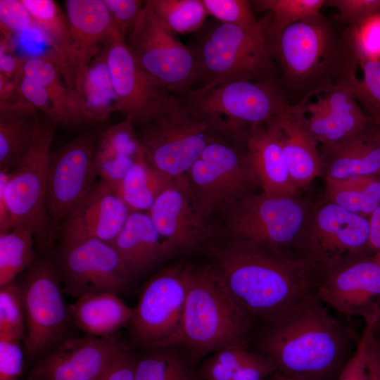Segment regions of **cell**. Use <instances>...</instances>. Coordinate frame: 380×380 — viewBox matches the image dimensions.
Returning a JSON list of instances; mask_svg holds the SVG:
<instances>
[{
	"label": "cell",
	"mask_w": 380,
	"mask_h": 380,
	"mask_svg": "<svg viewBox=\"0 0 380 380\" xmlns=\"http://www.w3.org/2000/svg\"><path fill=\"white\" fill-rule=\"evenodd\" d=\"M224 238L207 244L213 265L252 320L267 322L315 291L322 274L308 258Z\"/></svg>",
	"instance_id": "1"
},
{
	"label": "cell",
	"mask_w": 380,
	"mask_h": 380,
	"mask_svg": "<svg viewBox=\"0 0 380 380\" xmlns=\"http://www.w3.org/2000/svg\"><path fill=\"white\" fill-rule=\"evenodd\" d=\"M361 39L360 30L320 12L284 29L271 53L290 105L320 88L350 85L357 77Z\"/></svg>",
	"instance_id": "2"
},
{
	"label": "cell",
	"mask_w": 380,
	"mask_h": 380,
	"mask_svg": "<svg viewBox=\"0 0 380 380\" xmlns=\"http://www.w3.org/2000/svg\"><path fill=\"white\" fill-rule=\"evenodd\" d=\"M264 324L258 353L271 360L277 372L284 376L322 380L344 357L346 333L315 291Z\"/></svg>",
	"instance_id": "3"
},
{
	"label": "cell",
	"mask_w": 380,
	"mask_h": 380,
	"mask_svg": "<svg viewBox=\"0 0 380 380\" xmlns=\"http://www.w3.org/2000/svg\"><path fill=\"white\" fill-rule=\"evenodd\" d=\"M267 21L265 15L251 27L204 23L187 45L194 61V88L235 81H281L268 44Z\"/></svg>",
	"instance_id": "4"
},
{
	"label": "cell",
	"mask_w": 380,
	"mask_h": 380,
	"mask_svg": "<svg viewBox=\"0 0 380 380\" xmlns=\"http://www.w3.org/2000/svg\"><path fill=\"white\" fill-rule=\"evenodd\" d=\"M251 326L213 265L189 266L177 346L196 361L227 346H247Z\"/></svg>",
	"instance_id": "5"
},
{
	"label": "cell",
	"mask_w": 380,
	"mask_h": 380,
	"mask_svg": "<svg viewBox=\"0 0 380 380\" xmlns=\"http://www.w3.org/2000/svg\"><path fill=\"white\" fill-rule=\"evenodd\" d=\"M311 207L298 195L277 197L254 191L235 201L221 215L223 223L216 230L226 238L300 255Z\"/></svg>",
	"instance_id": "6"
},
{
	"label": "cell",
	"mask_w": 380,
	"mask_h": 380,
	"mask_svg": "<svg viewBox=\"0 0 380 380\" xmlns=\"http://www.w3.org/2000/svg\"><path fill=\"white\" fill-rule=\"evenodd\" d=\"M175 96L193 113L241 140L290 104L281 81L230 82Z\"/></svg>",
	"instance_id": "7"
},
{
	"label": "cell",
	"mask_w": 380,
	"mask_h": 380,
	"mask_svg": "<svg viewBox=\"0 0 380 380\" xmlns=\"http://www.w3.org/2000/svg\"><path fill=\"white\" fill-rule=\"evenodd\" d=\"M134 129L148 163L174 178L184 175L212 141L236 139L189 110L175 95L164 113Z\"/></svg>",
	"instance_id": "8"
},
{
	"label": "cell",
	"mask_w": 380,
	"mask_h": 380,
	"mask_svg": "<svg viewBox=\"0 0 380 380\" xmlns=\"http://www.w3.org/2000/svg\"><path fill=\"white\" fill-rule=\"evenodd\" d=\"M191 198L209 223L260 188L245 141L224 137L210 143L185 174Z\"/></svg>",
	"instance_id": "9"
},
{
	"label": "cell",
	"mask_w": 380,
	"mask_h": 380,
	"mask_svg": "<svg viewBox=\"0 0 380 380\" xmlns=\"http://www.w3.org/2000/svg\"><path fill=\"white\" fill-rule=\"evenodd\" d=\"M57 125L38 112L31 145L10 172L5 195L12 228L30 230L42 255L51 247L46 210L47 171Z\"/></svg>",
	"instance_id": "10"
},
{
	"label": "cell",
	"mask_w": 380,
	"mask_h": 380,
	"mask_svg": "<svg viewBox=\"0 0 380 380\" xmlns=\"http://www.w3.org/2000/svg\"><path fill=\"white\" fill-rule=\"evenodd\" d=\"M25 311V357L38 361L68 338L73 324L56 255L36 259L19 285Z\"/></svg>",
	"instance_id": "11"
},
{
	"label": "cell",
	"mask_w": 380,
	"mask_h": 380,
	"mask_svg": "<svg viewBox=\"0 0 380 380\" xmlns=\"http://www.w3.org/2000/svg\"><path fill=\"white\" fill-rule=\"evenodd\" d=\"M189 265L167 267L141 289L129 323L134 343L145 349L177 346Z\"/></svg>",
	"instance_id": "12"
},
{
	"label": "cell",
	"mask_w": 380,
	"mask_h": 380,
	"mask_svg": "<svg viewBox=\"0 0 380 380\" xmlns=\"http://www.w3.org/2000/svg\"><path fill=\"white\" fill-rule=\"evenodd\" d=\"M369 219L327 200L312 206L299 253L313 262L322 276L367 256Z\"/></svg>",
	"instance_id": "13"
},
{
	"label": "cell",
	"mask_w": 380,
	"mask_h": 380,
	"mask_svg": "<svg viewBox=\"0 0 380 380\" xmlns=\"http://www.w3.org/2000/svg\"><path fill=\"white\" fill-rule=\"evenodd\" d=\"M104 128L100 124L87 127L65 145L51 151L46 210L51 246L64 218L97 182L94 149Z\"/></svg>",
	"instance_id": "14"
},
{
	"label": "cell",
	"mask_w": 380,
	"mask_h": 380,
	"mask_svg": "<svg viewBox=\"0 0 380 380\" xmlns=\"http://www.w3.org/2000/svg\"><path fill=\"white\" fill-rule=\"evenodd\" d=\"M125 43L142 69L171 94L183 95L194 89L190 49L177 40L146 4Z\"/></svg>",
	"instance_id": "15"
},
{
	"label": "cell",
	"mask_w": 380,
	"mask_h": 380,
	"mask_svg": "<svg viewBox=\"0 0 380 380\" xmlns=\"http://www.w3.org/2000/svg\"><path fill=\"white\" fill-rule=\"evenodd\" d=\"M108 79L114 95L113 111L137 127L164 113L174 94L152 80L136 61L125 38L113 34L105 44Z\"/></svg>",
	"instance_id": "16"
},
{
	"label": "cell",
	"mask_w": 380,
	"mask_h": 380,
	"mask_svg": "<svg viewBox=\"0 0 380 380\" xmlns=\"http://www.w3.org/2000/svg\"><path fill=\"white\" fill-rule=\"evenodd\" d=\"M286 110L320 146L346 142L374 125L348 84L315 90L299 102L289 104Z\"/></svg>",
	"instance_id": "17"
},
{
	"label": "cell",
	"mask_w": 380,
	"mask_h": 380,
	"mask_svg": "<svg viewBox=\"0 0 380 380\" xmlns=\"http://www.w3.org/2000/svg\"><path fill=\"white\" fill-rule=\"evenodd\" d=\"M56 257L65 292L75 299L95 293L119 295L134 280L114 246L101 240L61 246Z\"/></svg>",
	"instance_id": "18"
},
{
	"label": "cell",
	"mask_w": 380,
	"mask_h": 380,
	"mask_svg": "<svg viewBox=\"0 0 380 380\" xmlns=\"http://www.w3.org/2000/svg\"><path fill=\"white\" fill-rule=\"evenodd\" d=\"M63 4L68 39L57 65L67 83L86 99L91 62L115 33L103 0H65Z\"/></svg>",
	"instance_id": "19"
},
{
	"label": "cell",
	"mask_w": 380,
	"mask_h": 380,
	"mask_svg": "<svg viewBox=\"0 0 380 380\" xmlns=\"http://www.w3.org/2000/svg\"><path fill=\"white\" fill-rule=\"evenodd\" d=\"M126 346L116 336L68 337L36 362L27 380H97Z\"/></svg>",
	"instance_id": "20"
},
{
	"label": "cell",
	"mask_w": 380,
	"mask_h": 380,
	"mask_svg": "<svg viewBox=\"0 0 380 380\" xmlns=\"http://www.w3.org/2000/svg\"><path fill=\"white\" fill-rule=\"evenodd\" d=\"M147 213L170 255L194 249L216 234L215 227L198 211L185 175L173 178Z\"/></svg>",
	"instance_id": "21"
},
{
	"label": "cell",
	"mask_w": 380,
	"mask_h": 380,
	"mask_svg": "<svg viewBox=\"0 0 380 380\" xmlns=\"http://www.w3.org/2000/svg\"><path fill=\"white\" fill-rule=\"evenodd\" d=\"M315 293L324 304L346 316L365 317L374 311L380 303V252L327 272Z\"/></svg>",
	"instance_id": "22"
},
{
	"label": "cell",
	"mask_w": 380,
	"mask_h": 380,
	"mask_svg": "<svg viewBox=\"0 0 380 380\" xmlns=\"http://www.w3.org/2000/svg\"><path fill=\"white\" fill-rule=\"evenodd\" d=\"M130 213L116 187L99 179L63 220L58 231L61 246L89 239L111 243Z\"/></svg>",
	"instance_id": "23"
},
{
	"label": "cell",
	"mask_w": 380,
	"mask_h": 380,
	"mask_svg": "<svg viewBox=\"0 0 380 380\" xmlns=\"http://www.w3.org/2000/svg\"><path fill=\"white\" fill-rule=\"evenodd\" d=\"M23 72L46 89L57 127L76 131L102 122L82 97L65 81L52 53L20 58Z\"/></svg>",
	"instance_id": "24"
},
{
	"label": "cell",
	"mask_w": 380,
	"mask_h": 380,
	"mask_svg": "<svg viewBox=\"0 0 380 380\" xmlns=\"http://www.w3.org/2000/svg\"><path fill=\"white\" fill-rule=\"evenodd\" d=\"M286 108L265 124L281 146L293 182L300 190L322 175L319 146Z\"/></svg>",
	"instance_id": "25"
},
{
	"label": "cell",
	"mask_w": 380,
	"mask_h": 380,
	"mask_svg": "<svg viewBox=\"0 0 380 380\" xmlns=\"http://www.w3.org/2000/svg\"><path fill=\"white\" fill-rule=\"evenodd\" d=\"M324 179L380 177V140L374 124L355 137L334 146H320Z\"/></svg>",
	"instance_id": "26"
},
{
	"label": "cell",
	"mask_w": 380,
	"mask_h": 380,
	"mask_svg": "<svg viewBox=\"0 0 380 380\" xmlns=\"http://www.w3.org/2000/svg\"><path fill=\"white\" fill-rule=\"evenodd\" d=\"M245 143L261 191L272 196H297L299 190L293 182L282 148L265 124L249 132Z\"/></svg>",
	"instance_id": "27"
},
{
	"label": "cell",
	"mask_w": 380,
	"mask_h": 380,
	"mask_svg": "<svg viewBox=\"0 0 380 380\" xmlns=\"http://www.w3.org/2000/svg\"><path fill=\"white\" fill-rule=\"evenodd\" d=\"M111 244L133 279L170 255L147 212H131Z\"/></svg>",
	"instance_id": "28"
},
{
	"label": "cell",
	"mask_w": 380,
	"mask_h": 380,
	"mask_svg": "<svg viewBox=\"0 0 380 380\" xmlns=\"http://www.w3.org/2000/svg\"><path fill=\"white\" fill-rule=\"evenodd\" d=\"M143 156L134 126L128 121L105 127L94 149L99 179L116 186L130 168Z\"/></svg>",
	"instance_id": "29"
},
{
	"label": "cell",
	"mask_w": 380,
	"mask_h": 380,
	"mask_svg": "<svg viewBox=\"0 0 380 380\" xmlns=\"http://www.w3.org/2000/svg\"><path fill=\"white\" fill-rule=\"evenodd\" d=\"M70 305L73 324L85 335L110 337L129 324L133 308L114 293L84 295Z\"/></svg>",
	"instance_id": "30"
},
{
	"label": "cell",
	"mask_w": 380,
	"mask_h": 380,
	"mask_svg": "<svg viewBox=\"0 0 380 380\" xmlns=\"http://www.w3.org/2000/svg\"><path fill=\"white\" fill-rule=\"evenodd\" d=\"M203 380H265L277 372L267 357L246 346H229L206 357L197 369Z\"/></svg>",
	"instance_id": "31"
},
{
	"label": "cell",
	"mask_w": 380,
	"mask_h": 380,
	"mask_svg": "<svg viewBox=\"0 0 380 380\" xmlns=\"http://www.w3.org/2000/svg\"><path fill=\"white\" fill-rule=\"evenodd\" d=\"M38 112L24 98L0 101V171L13 170L28 151Z\"/></svg>",
	"instance_id": "32"
},
{
	"label": "cell",
	"mask_w": 380,
	"mask_h": 380,
	"mask_svg": "<svg viewBox=\"0 0 380 380\" xmlns=\"http://www.w3.org/2000/svg\"><path fill=\"white\" fill-rule=\"evenodd\" d=\"M173 178L152 167L144 156L115 187L131 212H148L156 197Z\"/></svg>",
	"instance_id": "33"
},
{
	"label": "cell",
	"mask_w": 380,
	"mask_h": 380,
	"mask_svg": "<svg viewBox=\"0 0 380 380\" xmlns=\"http://www.w3.org/2000/svg\"><path fill=\"white\" fill-rule=\"evenodd\" d=\"M325 179L326 200L369 218L380 207V177Z\"/></svg>",
	"instance_id": "34"
},
{
	"label": "cell",
	"mask_w": 380,
	"mask_h": 380,
	"mask_svg": "<svg viewBox=\"0 0 380 380\" xmlns=\"http://www.w3.org/2000/svg\"><path fill=\"white\" fill-rule=\"evenodd\" d=\"M175 347L146 349L137 357L134 380H198L195 361Z\"/></svg>",
	"instance_id": "35"
},
{
	"label": "cell",
	"mask_w": 380,
	"mask_h": 380,
	"mask_svg": "<svg viewBox=\"0 0 380 380\" xmlns=\"http://www.w3.org/2000/svg\"><path fill=\"white\" fill-rule=\"evenodd\" d=\"M253 11H269L266 33L271 46L280 34L290 25L319 13L326 0H253Z\"/></svg>",
	"instance_id": "36"
},
{
	"label": "cell",
	"mask_w": 380,
	"mask_h": 380,
	"mask_svg": "<svg viewBox=\"0 0 380 380\" xmlns=\"http://www.w3.org/2000/svg\"><path fill=\"white\" fill-rule=\"evenodd\" d=\"M33 234L28 229L14 228L0 234V288L13 282L36 260Z\"/></svg>",
	"instance_id": "37"
},
{
	"label": "cell",
	"mask_w": 380,
	"mask_h": 380,
	"mask_svg": "<svg viewBox=\"0 0 380 380\" xmlns=\"http://www.w3.org/2000/svg\"><path fill=\"white\" fill-rule=\"evenodd\" d=\"M35 25L52 48L58 64L64 56L68 39V25L64 10L53 0H21Z\"/></svg>",
	"instance_id": "38"
},
{
	"label": "cell",
	"mask_w": 380,
	"mask_h": 380,
	"mask_svg": "<svg viewBox=\"0 0 380 380\" xmlns=\"http://www.w3.org/2000/svg\"><path fill=\"white\" fill-rule=\"evenodd\" d=\"M158 20L172 33L196 32L208 12L201 0H146Z\"/></svg>",
	"instance_id": "39"
},
{
	"label": "cell",
	"mask_w": 380,
	"mask_h": 380,
	"mask_svg": "<svg viewBox=\"0 0 380 380\" xmlns=\"http://www.w3.org/2000/svg\"><path fill=\"white\" fill-rule=\"evenodd\" d=\"M358 59L362 78L357 77L349 87L363 112L378 126L380 125V61L365 48L362 38Z\"/></svg>",
	"instance_id": "40"
},
{
	"label": "cell",
	"mask_w": 380,
	"mask_h": 380,
	"mask_svg": "<svg viewBox=\"0 0 380 380\" xmlns=\"http://www.w3.org/2000/svg\"><path fill=\"white\" fill-rule=\"evenodd\" d=\"M26 331L25 306L19 285L11 282L0 289V338L23 340Z\"/></svg>",
	"instance_id": "41"
},
{
	"label": "cell",
	"mask_w": 380,
	"mask_h": 380,
	"mask_svg": "<svg viewBox=\"0 0 380 380\" xmlns=\"http://www.w3.org/2000/svg\"><path fill=\"white\" fill-rule=\"evenodd\" d=\"M379 312L376 309L364 317L365 324L353 355L343 364L338 380H372L369 358L378 327Z\"/></svg>",
	"instance_id": "42"
},
{
	"label": "cell",
	"mask_w": 380,
	"mask_h": 380,
	"mask_svg": "<svg viewBox=\"0 0 380 380\" xmlns=\"http://www.w3.org/2000/svg\"><path fill=\"white\" fill-rule=\"evenodd\" d=\"M208 14L217 21L243 27L255 25L258 20L248 0H201Z\"/></svg>",
	"instance_id": "43"
},
{
	"label": "cell",
	"mask_w": 380,
	"mask_h": 380,
	"mask_svg": "<svg viewBox=\"0 0 380 380\" xmlns=\"http://www.w3.org/2000/svg\"><path fill=\"white\" fill-rule=\"evenodd\" d=\"M325 5L338 11V18L343 25L359 30L380 16V0H326Z\"/></svg>",
	"instance_id": "44"
},
{
	"label": "cell",
	"mask_w": 380,
	"mask_h": 380,
	"mask_svg": "<svg viewBox=\"0 0 380 380\" xmlns=\"http://www.w3.org/2000/svg\"><path fill=\"white\" fill-rule=\"evenodd\" d=\"M103 1L109 11L114 33L126 39L134 30L144 8V1Z\"/></svg>",
	"instance_id": "45"
},
{
	"label": "cell",
	"mask_w": 380,
	"mask_h": 380,
	"mask_svg": "<svg viewBox=\"0 0 380 380\" xmlns=\"http://www.w3.org/2000/svg\"><path fill=\"white\" fill-rule=\"evenodd\" d=\"M34 25L31 15L21 0H0L1 40L21 34Z\"/></svg>",
	"instance_id": "46"
},
{
	"label": "cell",
	"mask_w": 380,
	"mask_h": 380,
	"mask_svg": "<svg viewBox=\"0 0 380 380\" xmlns=\"http://www.w3.org/2000/svg\"><path fill=\"white\" fill-rule=\"evenodd\" d=\"M13 81L21 96L50 120L56 123L54 110L45 88L39 82L25 75L20 68V64Z\"/></svg>",
	"instance_id": "47"
},
{
	"label": "cell",
	"mask_w": 380,
	"mask_h": 380,
	"mask_svg": "<svg viewBox=\"0 0 380 380\" xmlns=\"http://www.w3.org/2000/svg\"><path fill=\"white\" fill-rule=\"evenodd\" d=\"M25 356L20 340L0 338V380H18L23 372Z\"/></svg>",
	"instance_id": "48"
},
{
	"label": "cell",
	"mask_w": 380,
	"mask_h": 380,
	"mask_svg": "<svg viewBox=\"0 0 380 380\" xmlns=\"http://www.w3.org/2000/svg\"><path fill=\"white\" fill-rule=\"evenodd\" d=\"M136 360L127 346L97 380H134Z\"/></svg>",
	"instance_id": "49"
},
{
	"label": "cell",
	"mask_w": 380,
	"mask_h": 380,
	"mask_svg": "<svg viewBox=\"0 0 380 380\" xmlns=\"http://www.w3.org/2000/svg\"><path fill=\"white\" fill-rule=\"evenodd\" d=\"M360 31L365 48L376 57L380 53V16L369 20Z\"/></svg>",
	"instance_id": "50"
},
{
	"label": "cell",
	"mask_w": 380,
	"mask_h": 380,
	"mask_svg": "<svg viewBox=\"0 0 380 380\" xmlns=\"http://www.w3.org/2000/svg\"><path fill=\"white\" fill-rule=\"evenodd\" d=\"M11 172L0 171V234L13 229L10 211L5 195L6 184Z\"/></svg>",
	"instance_id": "51"
},
{
	"label": "cell",
	"mask_w": 380,
	"mask_h": 380,
	"mask_svg": "<svg viewBox=\"0 0 380 380\" xmlns=\"http://www.w3.org/2000/svg\"><path fill=\"white\" fill-rule=\"evenodd\" d=\"M20 66V58L8 53L5 45L1 44L0 49V76L13 80Z\"/></svg>",
	"instance_id": "52"
},
{
	"label": "cell",
	"mask_w": 380,
	"mask_h": 380,
	"mask_svg": "<svg viewBox=\"0 0 380 380\" xmlns=\"http://www.w3.org/2000/svg\"><path fill=\"white\" fill-rule=\"evenodd\" d=\"M368 219L369 223L368 249L372 254L380 252V207Z\"/></svg>",
	"instance_id": "53"
},
{
	"label": "cell",
	"mask_w": 380,
	"mask_h": 380,
	"mask_svg": "<svg viewBox=\"0 0 380 380\" xmlns=\"http://www.w3.org/2000/svg\"><path fill=\"white\" fill-rule=\"evenodd\" d=\"M372 350L369 358V369L372 380H380V365Z\"/></svg>",
	"instance_id": "54"
},
{
	"label": "cell",
	"mask_w": 380,
	"mask_h": 380,
	"mask_svg": "<svg viewBox=\"0 0 380 380\" xmlns=\"http://www.w3.org/2000/svg\"><path fill=\"white\" fill-rule=\"evenodd\" d=\"M372 349L380 365V338L376 339L375 337L373 343Z\"/></svg>",
	"instance_id": "55"
},
{
	"label": "cell",
	"mask_w": 380,
	"mask_h": 380,
	"mask_svg": "<svg viewBox=\"0 0 380 380\" xmlns=\"http://www.w3.org/2000/svg\"><path fill=\"white\" fill-rule=\"evenodd\" d=\"M284 380H322L320 379L308 376H284Z\"/></svg>",
	"instance_id": "56"
},
{
	"label": "cell",
	"mask_w": 380,
	"mask_h": 380,
	"mask_svg": "<svg viewBox=\"0 0 380 380\" xmlns=\"http://www.w3.org/2000/svg\"><path fill=\"white\" fill-rule=\"evenodd\" d=\"M284 376L281 375V374L276 372L274 375L272 376L267 378L265 380H284Z\"/></svg>",
	"instance_id": "57"
},
{
	"label": "cell",
	"mask_w": 380,
	"mask_h": 380,
	"mask_svg": "<svg viewBox=\"0 0 380 380\" xmlns=\"http://www.w3.org/2000/svg\"><path fill=\"white\" fill-rule=\"evenodd\" d=\"M376 137L380 140V125L376 126Z\"/></svg>",
	"instance_id": "58"
},
{
	"label": "cell",
	"mask_w": 380,
	"mask_h": 380,
	"mask_svg": "<svg viewBox=\"0 0 380 380\" xmlns=\"http://www.w3.org/2000/svg\"><path fill=\"white\" fill-rule=\"evenodd\" d=\"M379 322H378V327H380V303L379 304Z\"/></svg>",
	"instance_id": "59"
}]
</instances>
